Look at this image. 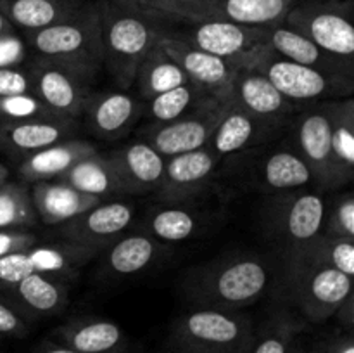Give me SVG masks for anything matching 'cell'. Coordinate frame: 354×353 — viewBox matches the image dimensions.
I'll use <instances>...</instances> for the list:
<instances>
[{
  "mask_svg": "<svg viewBox=\"0 0 354 353\" xmlns=\"http://www.w3.org/2000/svg\"><path fill=\"white\" fill-rule=\"evenodd\" d=\"M287 263H304L335 269L346 275H354V239L318 235L303 248L286 253Z\"/></svg>",
  "mask_w": 354,
  "mask_h": 353,
  "instance_id": "34",
  "label": "cell"
},
{
  "mask_svg": "<svg viewBox=\"0 0 354 353\" xmlns=\"http://www.w3.org/2000/svg\"><path fill=\"white\" fill-rule=\"evenodd\" d=\"M268 204L270 234L286 248V253L303 248L324 232L327 208L318 190L304 187L283 190Z\"/></svg>",
  "mask_w": 354,
  "mask_h": 353,
  "instance_id": "6",
  "label": "cell"
},
{
  "mask_svg": "<svg viewBox=\"0 0 354 353\" xmlns=\"http://www.w3.org/2000/svg\"><path fill=\"white\" fill-rule=\"evenodd\" d=\"M254 331L235 310L199 307L173 322L168 345L175 353H245Z\"/></svg>",
  "mask_w": 354,
  "mask_h": 353,
  "instance_id": "4",
  "label": "cell"
},
{
  "mask_svg": "<svg viewBox=\"0 0 354 353\" xmlns=\"http://www.w3.org/2000/svg\"><path fill=\"white\" fill-rule=\"evenodd\" d=\"M351 3L297 2L283 19V24L299 31L328 54L353 62L354 24Z\"/></svg>",
  "mask_w": 354,
  "mask_h": 353,
  "instance_id": "7",
  "label": "cell"
},
{
  "mask_svg": "<svg viewBox=\"0 0 354 353\" xmlns=\"http://www.w3.org/2000/svg\"><path fill=\"white\" fill-rule=\"evenodd\" d=\"M97 249L73 244H44L0 256V291L9 289L31 273L62 275L85 265L97 255Z\"/></svg>",
  "mask_w": 354,
  "mask_h": 353,
  "instance_id": "11",
  "label": "cell"
},
{
  "mask_svg": "<svg viewBox=\"0 0 354 353\" xmlns=\"http://www.w3.org/2000/svg\"><path fill=\"white\" fill-rule=\"evenodd\" d=\"M144 7L154 10L161 16L178 17L183 21H192L201 0H138Z\"/></svg>",
  "mask_w": 354,
  "mask_h": 353,
  "instance_id": "41",
  "label": "cell"
},
{
  "mask_svg": "<svg viewBox=\"0 0 354 353\" xmlns=\"http://www.w3.org/2000/svg\"><path fill=\"white\" fill-rule=\"evenodd\" d=\"M54 341L78 353H124L128 339L121 325L107 318H73L55 329Z\"/></svg>",
  "mask_w": 354,
  "mask_h": 353,
  "instance_id": "21",
  "label": "cell"
},
{
  "mask_svg": "<svg viewBox=\"0 0 354 353\" xmlns=\"http://www.w3.org/2000/svg\"><path fill=\"white\" fill-rule=\"evenodd\" d=\"M57 180L69 183L80 192L100 197V199L102 196L124 192L123 183H121L113 163L109 161V158H104L97 152L80 159Z\"/></svg>",
  "mask_w": 354,
  "mask_h": 353,
  "instance_id": "33",
  "label": "cell"
},
{
  "mask_svg": "<svg viewBox=\"0 0 354 353\" xmlns=\"http://www.w3.org/2000/svg\"><path fill=\"white\" fill-rule=\"evenodd\" d=\"M249 69L263 73L286 99L292 102L341 100L354 92V78L297 64L266 48Z\"/></svg>",
  "mask_w": 354,
  "mask_h": 353,
  "instance_id": "5",
  "label": "cell"
},
{
  "mask_svg": "<svg viewBox=\"0 0 354 353\" xmlns=\"http://www.w3.org/2000/svg\"><path fill=\"white\" fill-rule=\"evenodd\" d=\"M335 314L339 315V318H341L342 324L346 325V327H351L353 325V315H354V308H353V294L348 298V300L344 301V303L341 305V308H339Z\"/></svg>",
  "mask_w": 354,
  "mask_h": 353,
  "instance_id": "47",
  "label": "cell"
},
{
  "mask_svg": "<svg viewBox=\"0 0 354 353\" xmlns=\"http://www.w3.org/2000/svg\"><path fill=\"white\" fill-rule=\"evenodd\" d=\"M73 132V120L62 116L38 118L26 121H3L0 127L2 144L14 151L37 152L40 149L57 144Z\"/></svg>",
  "mask_w": 354,
  "mask_h": 353,
  "instance_id": "26",
  "label": "cell"
},
{
  "mask_svg": "<svg viewBox=\"0 0 354 353\" xmlns=\"http://www.w3.org/2000/svg\"><path fill=\"white\" fill-rule=\"evenodd\" d=\"M159 45L171 55L189 76L190 83L220 102H232V85L239 69L232 62L216 57L187 42L178 35L162 33Z\"/></svg>",
  "mask_w": 354,
  "mask_h": 353,
  "instance_id": "12",
  "label": "cell"
},
{
  "mask_svg": "<svg viewBox=\"0 0 354 353\" xmlns=\"http://www.w3.org/2000/svg\"><path fill=\"white\" fill-rule=\"evenodd\" d=\"M303 325L290 314H275L258 331L245 353H289L296 345Z\"/></svg>",
  "mask_w": 354,
  "mask_h": 353,
  "instance_id": "36",
  "label": "cell"
},
{
  "mask_svg": "<svg viewBox=\"0 0 354 353\" xmlns=\"http://www.w3.org/2000/svg\"><path fill=\"white\" fill-rule=\"evenodd\" d=\"M133 220V208L127 203L113 201L100 203L85 213L61 224V237L73 244L102 249L124 234Z\"/></svg>",
  "mask_w": 354,
  "mask_h": 353,
  "instance_id": "15",
  "label": "cell"
},
{
  "mask_svg": "<svg viewBox=\"0 0 354 353\" xmlns=\"http://www.w3.org/2000/svg\"><path fill=\"white\" fill-rule=\"evenodd\" d=\"M26 57V47L17 35H0V68H14Z\"/></svg>",
  "mask_w": 354,
  "mask_h": 353,
  "instance_id": "45",
  "label": "cell"
},
{
  "mask_svg": "<svg viewBox=\"0 0 354 353\" xmlns=\"http://www.w3.org/2000/svg\"><path fill=\"white\" fill-rule=\"evenodd\" d=\"M30 332L28 320L9 303L0 298V338H24Z\"/></svg>",
  "mask_w": 354,
  "mask_h": 353,
  "instance_id": "42",
  "label": "cell"
},
{
  "mask_svg": "<svg viewBox=\"0 0 354 353\" xmlns=\"http://www.w3.org/2000/svg\"><path fill=\"white\" fill-rule=\"evenodd\" d=\"M138 113V102L123 92L100 93L90 97L85 107L86 121L93 134L104 138L120 137L130 128Z\"/></svg>",
  "mask_w": 354,
  "mask_h": 353,
  "instance_id": "28",
  "label": "cell"
},
{
  "mask_svg": "<svg viewBox=\"0 0 354 353\" xmlns=\"http://www.w3.org/2000/svg\"><path fill=\"white\" fill-rule=\"evenodd\" d=\"M325 353H354V339L351 334L337 336L330 345L325 346Z\"/></svg>",
  "mask_w": 354,
  "mask_h": 353,
  "instance_id": "46",
  "label": "cell"
},
{
  "mask_svg": "<svg viewBox=\"0 0 354 353\" xmlns=\"http://www.w3.org/2000/svg\"><path fill=\"white\" fill-rule=\"evenodd\" d=\"M97 7L102 37L104 64L120 87L133 85L142 59L158 44L161 35L154 10L138 0L100 2Z\"/></svg>",
  "mask_w": 354,
  "mask_h": 353,
  "instance_id": "1",
  "label": "cell"
},
{
  "mask_svg": "<svg viewBox=\"0 0 354 353\" xmlns=\"http://www.w3.org/2000/svg\"><path fill=\"white\" fill-rule=\"evenodd\" d=\"M37 221L31 196L23 185L7 180L0 185V230L30 227Z\"/></svg>",
  "mask_w": 354,
  "mask_h": 353,
  "instance_id": "37",
  "label": "cell"
},
{
  "mask_svg": "<svg viewBox=\"0 0 354 353\" xmlns=\"http://www.w3.org/2000/svg\"><path fill=\"white\" fill-rule=\"evenodd\" d=\"M37 353H78V352H75V350L68 348V346L64 345H59V343L55 341H45L44 345L38 348Z\"/></svg>",
  "mask_w": 354,
  "mask_h": 353,
  "instance_id": "48",
  "label": "cell"
},
{
  "mask_svg": "<svg viewBox=\"0 0 354 353\" xmlns=\"http://www.w3.org/2000/svg\"><path fill=\"white\" fill-rule=\"evenodd\" d=\"M107 158L113 163L124 192L144 194L156 190L165 173L166 158L147 142H133Z\"/></svg>",
  "mask_w": 354,
  "mask_h": 353,
  "instance_id": "22",
  "label": "cell"
},
{
  "mask_svg": "<svg viewBox=\"0 0 354 353\" xmlns=\"http://www.w3.org/2000/svg\"><path fill=\"white\" fill-rule=\"evenodd\" d=\"M232 102L266 125L289 114L294 106L256 69H239L232 85Z\"/></svg>",
  "mask_w": 354,
  "mask_h": 353,
  "instance_id": "19",
  "label": "cell"
},
{
  "mask_svg": "<svg viewBox=\"0 0 354 353\" xmlns=\"http://www.w3.org/2000/svg\"><path fill=\"white\" fill-rule=\"evenodd\" d=\"M80 0H0V12L10 24L38 31L71 19L82 10Z\"/></svg>",
  "mask_w": 354,
  "mask_h": 353,
  "instance_id": "27",
  "label": "cell"
},
{
  "mask_svg": "<svg viewBox=\"0 0 354 353\" xmlns=\"http://www.w3.org/2000/svg\"><path fill=\"white\" fill-rule=\"evenodd\" d=\"M265 130L266 123L256 120L234 102H228L225 104V109L207 142V147L218 158L237 154L259 141Z\"/></svg>",
  "mask_w": 354,
  "mask_h": 353,
  "instance_id": "25",
  "label": "cell"
},
{
  "mask_svg": "<svg viewBox=\"0 0 354 353\" xmlns=\"http://www.w3.org/2000/svg\"><path fill=\"white\" fill-rule=\"evenodd\" d=\"M294 138L297 152L306 161L313 173V182L318 189H337L341 187L335 172L330 141V118L327 104L308 109L297 118L294 125Z\"/></svg>",
  "mask_w": 354,
  "mask_h": 353,
  "instance_id": "13",
  "label": "cell"
},
{
  "mask_svg": "<svg viewBox=\"0 0 354 353\" xmlns=\"http://www.w3.org/2000/svg\"><path fill=\"white\" fill-rule=\"evenodd\" d=\"M145 234L162 242H180L190 239L199 230V218L194 211L176 204H168L156 210L145 221Z\"/></svg>",
  "mask_w": 354,
  "mask_h": 353,
  "instance_id": "35",
  "label": "cell"
},
{
  "mask_svg": "<svg viewBox=\"0 0 354 353\" xmlns=\"http://www.w3.org/2000/svg\"><path fill=\"white\" fill-rule=\"evenodd\" d=\"M194 28L178 35L192 45L232 62L237 69H249L268 48L265 28H251L228 21L207 19L192 23Z\"/></svg>",
  "mask_w": 354,
  "mask_h": 353,
  "instance_id": "9",
  "label": "cell"
},
{
  "mask_svg": "<svg viewBox=\"0 0 354 353\" xmlns=\"http://www.w3.org/2000/svg\"><path fill=\"white\" fill-rule=\"evenodd\" d=\"M223 109V102L206 96L176 120L152 125L147 130L145 142L166 159L206 147Z\"/></svg>",
  "mask_w": 354,
  "mask_h": 353,
  "instance_id": "10",
  "label": "cell"
},
{
  "mask_svg": "<svg viewBox=\"0 0 354 353\" xmlns=\"http://www.w3.org/2000/svg\"><path fill=\"white\" fill-rule=\"evenodd\" d=\"M28 75L33 93L52 113L69 120L85 113L86 104L92 97L86 87L88 82L40 57L30 66Z\"/></svg>",
  "mask_w": 354,
  "mask_h": 353,
  "instance_id": "14",
  "label": "cell"
},
{
  "mask_svg": "<svg viewBox=\"0 0 354 353\" xmlns=\"http://www.w3.org/2000/svg\"><path fill=\"white\" fill-rule=\"evenodd\" d=\"M135 82H137L138 92L142 93V97L151 100L152 97L159 96V93L168 92L175 87L185 85L190 80L185 75V71L180 68L178 62L171 55L166 54V51L159 45L158 40V44L142 59Z\"/></svg>",
  "mask_w": 354,
  "mask_h": 353,
  "instance_id": "32",
  "label": "cell"
},
{
  "mask_svg": "<svg viewBox=\"0 0 354 353\" xmlns=\"http://www.w3.org/2000/svg\"><path fill=\"white\" fill-rule=\"evenodd\" d=\"M206 96L207 93H204L199 87L189 82L185 85L175 87L168 92L152 97L149 100V114L154 120V123L173 121L182 116V114H185L189 109H192Z\"/></svg>",
  "mask_w": 354,
  "mask_h": 353,
  "instance_id": "38",
  "label": "cell"
},
{
  "mask_svg": "<svg viewBox=\"0 0 354 353\" xmlns=\"http://www.w3.org/2000/svg\"><path fill=\"white\" fill-rule=\"evenodd\" d=\"M322 234L328 237L354 239V196L351 192L335 201L328 218L325 217Z\"/></svg>",
  "mask_w": 354,
  "mask_h": 353,
  "instance_id": "40",
  "label": "cell"
},
{
  "mask_svg": "<svg viewBox=\"0 0 354 353\" xmlns=\"http://www.w3.org/2000/svg\"><path fill=\"white\" fill-rule=\"evenodd\" d=\"M218 159L207 145L166 159L165 173L156 189L159 201L178 204L199 194L213 179Z\"/></svg>",
  "mask_w": 354,
  "mask_h": 353,
  "instance_id": "16",
  "label": "cell"
},
{
  "mask_svg": "<svg viewBox=\"0 0 354 353\" xmlns=\"http://www.w3.org/2000/svg\"><path fill=\"white\" fill-rule=\"evenodd\" d=\"M165 244L145 232L120 235L109 244L106 265L114 275H133L151 266L161 256Z\"/></svg>",
  "mask_w": 354,
  "mask_h": 353,
  "instance_id": "29",
  "label": "cell"
},
{
  "mask_svg": "<svg viewBox=\"0 0 354 353\" xmlns=\"http://www.w3.org/2000/svg\"><path fill=\"white\" fill-rule=\"evenodd\" d=\"M330 118L332 156L341 185L348 183L354 173V100L353 97L330 100L327 104Z\"/></svg>",
  "mask_w": 354,
  "mask_h": 353,
  "instance_id": "31",
  "label": "cell"
},
{
  "mask_svg": "<svg viewBox=\"0 0 354 353\" xmlns=\"http://www.w3.org/2000/svg\"><path fill=\"white\" fill-rule=\"evenodd\" d=\"M318 353H325V345L320 346V350H318Z\"/></svg>",
  "mask_w": 354,
  "mask_h": 353,
  "instance_id": "52",
  "label": "cell"
},
{
  "mask_svg": "<svg viewBox=\"0 0 354 353\" xmlns=\"http://www.w3.org/2000/svg\"><path fill=\"white\" fill-rule=\"evenodd\" d=\"M30 196L35 211L47 225H61L102 203L100 197L80 192L62 180L35 182Z\"/></svg>",
  "mask_w": 354,
  "mask_h": 353,
  "instance_id": "23",
  "label": "cell"
},
{
  "mask_svg": "<svg viewBox=\"0 0 354 353\" xmlns=\"http://www.w3.org/2000/svg\"><path fill=\"white\" fill-rule=\"evenodd\" d=\"M37 244V235L21 228H2L0 230V256L9 253L30 249Z\"/></svg>",
  "mask_w": 354,
  "mask_h": 353,
  "instance_id": "44",
  "label": "cell"
},
{
  "mask_svg": "<svg viewBox=\"0 0 354 353\" xmlns=\"http://www.w3.org/2000/svg\"><path fill=\"white\" fill-rule=\"evenodd\" d=\"M299 0H201L190 23L207 19L228 21L251 28H268L283 23Z\"/></svg>",
  "mask_w": 354,
  "mask_h": 353,
  "instance_id": "17",
  "label": "cell"
},
{
  "mask_svg": "<svg viewBox=\"0 0 354 353\" xmlns=\"http://www.w3.org/2000/svg\"><path fill=\"white\" fill-rule=\"evenodd\" d=\"M256 179L268 192H283L306 187L313 182V173L299 152L282 149L263 159Z\"/></svg>",
  "mask_w": 354,
  "mask_h": 353,
  "instance_id": "30",
  "label": "cell"
},
{
  "mask_svg": "<svg viewBox=\"0 0 354 353\" xmlns=\"http://www.w3.org/2000/svg\"><path fill=\"white\" fill-rule=\"evenodd\" d=\"M30 92H33V90H31V80L28 71H23L17 66H14V68H0V97Z\"/></svg>",
  "mask_w": 354,
  "mask_h": 353,
  "instance_id": "43",
  "label": "cell"
},
{
  "mask_svg": "<svg viewBox=\"0 0 354 353\" xmlns=\"http://www.w3.org/2000/svg\"><path fill=\"white\" fill-rule=\"evenodd\" d=\"M95 147L85 141H61L28 154L21 163L19 173L28 182L57 180L80 159L95 154Z\"/></svg>",
  "mask_w": 354,
  "mask_h": 353,
  "instance_id": "24",
  "label": "cell"
},
{
  "mask_svg": "<svg viewBox=\"0 0 354 353\" xmlns=\"http://www.w3.org/2000/svg\"><path fill=\"white\" fill-rule=\"evenodd\" d=\"M320 346L322 345H317V346H311V348H306V346L299 345V341H296V345L292 346V350H290L289 353H318Z\"/></svg>",
  "mask_w": 354,
  "mask_h": 353,
  "instance_id": "49",
  "label": "cell"
},
{
  "mask_svg": "<svg viewBox=\"0 0 354 353\" xmlns=\"http://www.w3.org/2000/svg\"><path fill=\"white\" fill-rule=\"evenodd\" d=\"M265 40L266 45L275 54H279L280 57L289 59V61L297 62V64L322 69V71L339 73V75L354 78L353 62L328 54L324 48L318 47L317 44H313L310 38H306L299 31L292 30L287 24L280 23L275 24V26L265 28Z\"/></svg>",
  "mask_w": 354,
  "mask_h": 353,
  "instance_id": "20",
  "label": "cell"
},
{
  "mask_svg": "<svg viewBox=\"0 0 354 353\" xmlns=\"http://www.w3.org/2000/svg\"><path fill=\"white\" fill-rule=\"evenodd\" d=\"M2 293L26 320L55 315L68 305V286L52 273H31Z\"/></svg>",
  "mask_w": 354,
  "mask_h": 353,
  "instance_id": "18",
  "label": "cell"
},
{
  "mask_svg": "<svg viewBox=\"0 0 354 353\" xmlns=\"http://www.w3.org/2000/svg\"><path fill=\"white\" fill-rule=\"evenodd\" d=\"M0 144H2V135H0Z\"/></svg>",
  "mask_w": 354,
  "mask_h": 353,
  "instance_id": "53",
  "label": "cell"
},
{
  "mask_svg": "<svg viewBox=\"0 0 354 353\" xmlns=\"http://www.w3.org/2000/svg\"><path fill=\"white\" fill-rule=\"evenodd\" d=\"M7 179H9V170H7L6 165H2V163H0V185H2V183H6Z\"/></svg>",
  "mask_w": 354,
  "mask_h": 353,
  "instance_id": "51",
  "label": "cell"
},
{
  "mask_svg": "<svg viewBox=\"0 0 354 353\" xmlns=\"http://www.w3.org/2000/svg\"><path fill=\"white\" fill-rule=\"evenodd\" d=\"M272 280L268 263L259 256H232L199 265L187 273L185 291L203 308L239 310L254 303Z\"/></svg>",
  "mask_w": 354,
  "mask_h": 353,
  "instance_id": "2",
  "label": "cell"
},
{
  "mask_svg": "<svg viewBox=\"0 0 354 353\" xmlns=\"http://www.w3.org/2000/svg\"><path fill=\"white\" fill-rule=\"evenodd\" d=\"M7 33H12V24L10 21L0 12V35H7Z\"/></svg>",
  "mask_w": 354,
  "mask_h": 353,
  "instance_id": "50",
  "label": "cell"
},
{
  "mask_svg": "<svg viewBox=\"0 0 354 353\" xmlns=\"http://www.w3.org/2000/svg\"><path fill=\"white\" fill-rule=\"evenodd\" d=\"M289 286L304 317L324 322L353 294V277L328 266L289 263Z\"/></svg>",
  "mask_w": 354,
  "mask_h": 353,
  "instance_id": "8",
  "label": "cell"
},
{
  "mask_svg": "<svg viewBox=\"0 0 354 353\" xmlns=\"http://www.w3.org/2000/svg\"><path fill=\"white\" fill-rule=\"evenodd\" d=\"M38 57L61 66L78 78L90 82L104 66L102 37L97 7H82L64 23L28 31Z\"/></svg>",
  "mask_w": 354,
  "mask_h": 353,
  "instance_id": "3",
  "label": "cell"
},
{
  "mask_svg": "<svg viewBox=\"0 0 354 353\" xmlns=\"http://www.w3.org/2000/svg\"><path fill=\"white\" fill-rule=\"evenodd\" d=\"M0 116L3 121H26L38 118H54L52 113L33 92L17 93V96L0 97Z\"/></svg>",
  "mask_w": 354,
  "mask_h": 353,
  "instance_id": "39",
  "label": "cell"
}]
</instances>
